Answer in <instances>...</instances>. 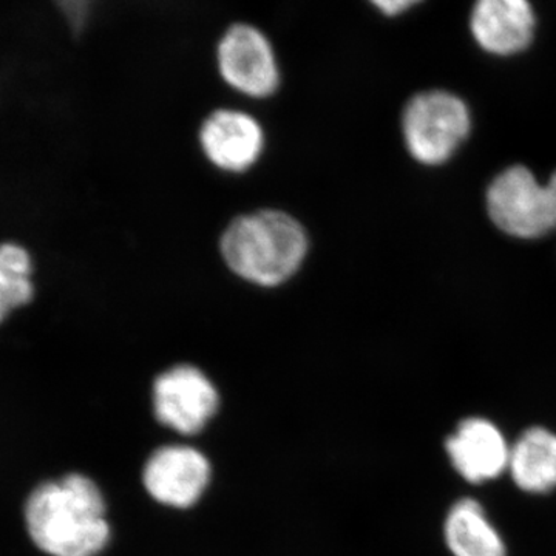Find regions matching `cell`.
<instances>
[{
  "instance_id": "2",
  "label": "cell",
  "mask_w": 556,
  "mask_h": 556,
  "mask_svg": "<svg viewBox=\"0 0 556 556\" xmlns=\"http://www.w3.org/2000/svg\"><path fill=\"white\" fill-rule=\"evenodd\" d=\"M309 251L308 232L291 214L262 208L229 223L219 241L226 266L241 280L262 288L287 283Z\"/></svg>"
},
{
  "instance_id": "13",
  "label": "cell",
  "mask_w": 556,
  "mask_h": 556,
  "mask_svg": "<svg viewBox=\"0 0 556 556\" xmlns=\"http://www.w3.org/2000/svg\"><path fill=\"white\" fill-rule=\"evenodd\" d=\"M35 262L17 241L0 243V327L36 298Z\"/></svg>"
},
{
  "instance_id": "3",
  "label": "cell",
  "mask_w": 556,
  "mask_h": 556,
  "mask_svg": "<svg viewBox=\"0 0 556 556\" xmlns=\"http://www.w3.org/2000/svg\"><path fill=\"white\" fill-rule=\"evenodd\" d=\"M214 62L226 87L249 100H269L281 89L283 70L276 42L262 25L233 21L219 33Z\"/></svg>"
},
{
  "instance_id": "6",
  "label": "cell",
  "mask_w": 556,
  "mask_h": 556,
  "mask_svg": "<svg viewBox=\"0 0 556 556\" xmlns=\"http://www.w3.org/2000/svg\"><path fill=\"white\" fill-rule=\"evenodd\" d=\"M218 405L217 388L193 365L166 369L153 382L156 419L178 433H199L217 413Z\"/></svg>"
},
{
  "instance_id": "11",
  "label": "cell",
  "mask_w": 556,
  "mask_h": 556,
  "mask_svg": "<svg viewBox=\"0 0 556 556\" xmlns=\"http://www.w3.org/2000/svg\"><path fill=\"white\" fill-rule=\"evenodd\" d=\"M508 473L515 485L532 495L556 490V433L544 427H530L510 445Z\"/></svg>"
},
{
  "instance_id": "14",
  "label": "cell",
  "mask_w": 556,
  "mask_h": 556,
  "mask_svg": "<svg viewBox=\"0 0 556 556\" xmlns=\"http://www.w3.org/2000/svg\"><path fill=\"white\" fill-rule=\"evenodd\" d=\"M365 2H367L376 13H379L380 16L394 20V17L402 16V14L408 13L409 10L415 9L422 0H365Z\"/></svg>"
},
{
  "instance_id": "5",
  "label": "cell",
  "mask_w": 556,
  "mask_h": 556,
  "mask_svg": "<svg viewBox=\"0 0 556 556\" xmlns=\"http://www.w3.org/2000/svg\"><path fill=\"white\" fill-rule=\"evenodd\" d=\"M402 130L413 159L437 166L452 159L467 138L470 112L456 94L444 90L424 91L405 108Z\"/></svg>"
},
{
  "instance_id": "9",
  "label": "cell",
  "mask_w": 556,
  "mask_h": 556,
  "mask_svg": "<svg viewBox=\"0 0 556 556\" xmlns=\"http://www.w3.org/2000/svg\"><path fill=\"white\" fill-rule=\"evenodd\" d=\"M211 478V464L199 450L186 445L161 447L149 457L142 482L161 504L186 508L203 495Z\"/></svg>"
},
{
  "instance_id": "7",
  "label": "cell",
  "mask_w": 556,
  "mask_h": 556,
  "mask_svg": "<svg viewBox=\"0 0 556 556\" xmlns=\"http://www.w3.org/2000/svg\"><path fill=\"white\" fill-rule=\"evenodd\" d=\"M200 148L208 163L229 174H243L257 164L265 149L262 124L248 112L218 109L200 127Z\"/></svg>"
},
{
  "instance_id": "1",
  "label": "cell",
  "mask_w": 556,
  "mask_h": 556,
  "mask_svg": "<svg viewBox=\"0 0 556 556\" xmlns=\"http://www.w3.org/2000/svg\"><path fill=\"white\" fill-rule=\"evenodd\" d=\"M24 518L33 544L50 556H97L109 544L104 496L86 475L36 485L25 501Z\"/></svg>"
},
{
  "instance_id": "8",
  "label": "cell",
  "mask_w": 556,
  "mask_h": 556,
  "mask_svg": "<svg viewBox=\"0 0 556 556\" xmlns=\"http://www.w3.org/2000/svg\"><path fill=\"white\" fill-rule=\"evenodd\" d=\"M450 464L470 484L495 481L508 470L510 445L503 431L485 417L460 420L445 439Z\"/></svg>"
},
{
  "instance_id": "12",
  "label": "cell",
  "mask_w": 556,
  "mask_h": 556,
  "mask_svg": "<svg viewBox=\"0 0 556 556\" xmlns=\"http://www.w3.org/2000/svg\"><path fill=\"white\" fill-rule=\"evenodd\" d=\"M444 538L453 556H507L506 541L473 497H463L450 507Z\"/></svg>"
},
{
  "instance_id": "4",
  "label": "cell",
  "mask_w": 556,
  "mask_h": 556,
  "mask_svg": "<svg viewBox=\"0 0 556 556\" xmlns=\"http://www.w3.org/2000/svg\"><path fill=\"white\" fill-rule=\"evenodd\" d=\"M486 211L497 229L538 239L556 228V172L547 185L522 166L504 170L486 190Z\"/></svg>"
},
{
  "instance_id": "10",
  "label": "cell",
  "mask_w": 556,
  "mask_h": 556,
  "mask_svg": "<svg viewBox=\"0 0 556 556\" xmlns=\"http://www.w3.org/2000/svg\"><path fill=\"white\" fill-rule=\"evenodd\" d=\"M468 25L485 53L508 58L533 42L536 14L530 0H475Z\"/></svg>"
}]
</instances>
